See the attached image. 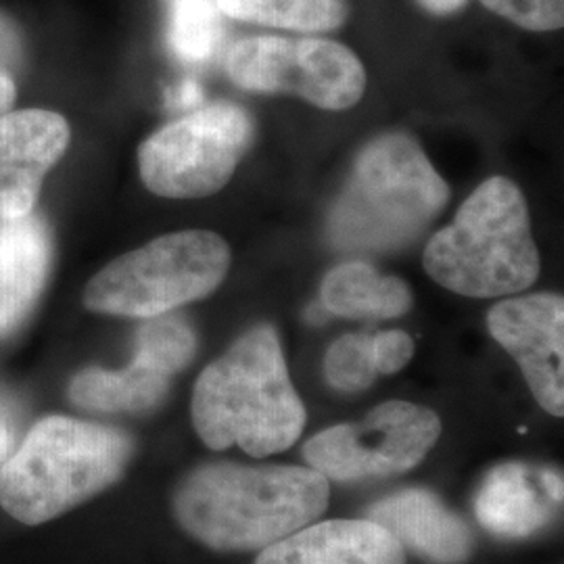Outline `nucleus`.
Segmentation results:
<instances>
[{"label": "nucleus", "mask_w": 564, "mask_h": 564, "mask_svg": "<svg viewBox=\"0 0 564 564\" xmlns=\"http://www.w3.org/2000/svg\"><path fill=\"white\" fill-rule=\"evenodd\" d=\"M230 260L228 242L216 232L165 235L107 263L86 284L84 303L111 316H162L212 295L226 279Z\"/></svg>", "instance_id": "423d86ee"}, {"label": "nucleus", "mask_w": 564, "mask_h": 564, "mask_svg": "<svg viewBox=\"0 0 564 564\" xmlns=\"http://www.w3.org/2000/svg\"><path fill=\"white\" fill-rule=\"evenodd\" d=\"M167 41L184 61H207L224 41L223 11L218 0H167Z\"/></svg>", "instance_id": "6ab92c4d"}, {"label": "nucleus", "mask_w": 564, "mask_h": 564, "mask_svg": "<svg viewBox=\"0 0 564 564\" xmlns=\"http://www.w3.org/2000/svg\"><path fill=\"white\" fill-rule=\"evenodd\" d=\"M226 72L245 90L295 95L328 111L354 107L366 90L358 55L323 39H242L230 46Z\"/></svg>", "instance_id": "6e6552de"}, {"label": "nucleus", "mask_w": 564, "mask_h": 564, "mask_svg": "<svg viewBox=\"0 0 564 564\" xmlns=\"http://www.w3.org/2000/svg\"><path fill=\"white\" fill-rule=\"evenodd\" d=\"M330 485L312 466L214 463L188 473L174 491L182 529L216 552H256L314 523Z\"/></svg>", "instance_id": "f257e3e1"}, {"label": "nucleus", "mask_w": 564, "mask_h": 564, "mask_svg": "<svg viewBox=\"0 0 564 564\" xmlns=\"http://www.w3.org/2000/svg\"><path fill=\"white\" fill-rule=\"evenodd\" d=\"M51 265L46 226L36 216L0 218V337L28 316Z\"/></svg>", "instance_id": "2eb2a0df"}, {"label": "nucleus", "mask_w": 564, "mask_h": 564, "mask_svg": "<svg viewBox=\"0 0 564 564\" xmlns=\"http://www.w3.org/2000/svg\"><path fill=\"white\" fill-rule=\"evenodd\" d=\"M324 377L337 391L360 393L377 379L370 337L345 335L333 343L324 356Z\"/></svg>", "instance_id": "412c9836"}, {"label": "nucleus", "mask_w": 564, "mask_h": 564, "mask_svg": "<svg viewBox=\"0 0 564 564\" xmlns=\"http://www.w3.org/2000/svg\"><path fill=\"white\" fill-rule=\"evenodd\" d=\"M69 147V126L59 113L28 109L0 116V218L30 216L46 172Z\"/></svg>", "instance_id": "9b49d317"}, {"label": "nucleus", "mask_w": 564, "mask_h": 564, "mask_svg": "<svg viewBox=\"0 0 564 564\" xmlns=\"http://www.w3.org/2000/svg\"><path fill=\"white\" fill-rule=\"evenodd\" d=\"M132 449L120 429L48 416L2 464L0 505L21 523L51 521L116 484Z\"/></svg>", "instance_id": "39448f33"}, {"label": "nucleus", "mask_w": 564, "mask_h": 564, "mask_svg": "<svg viewBox=\"0 0 564 564\" xmlns=\"http://www.w3.org/2000/svg\"><path fill=\"white\" fill-rule=\"evenodd\" d=\"M442 437V419L431 408L391 400L362 423L335 424L303 445L307 466L326 479L351 484L416 468Z\"/></svg>", "instance_id": "1a4fd4ad"}, {"label": "nucleus", "mask_w": 564, "mask_h": 564, "mask_svg": "<svg viewBox=\"0 0 564 564\" xmlns=\"http://www.w3.org/2000/svg\"><path fill=\"white\" fill-rule=\"evenodd\" d=\"M223 15L295 32H328L347 20L343 0H218Z\"/></svg>", "instance_id": "a211bd4d"}, {"label": "nucleus", "mask_w": 564, "mask_h": 564, "mask_svg": "<svg viewBox=\"0 0 564 564\" xmlns=\"http://www.w3.org/2000/svg\"><path fill=\"white\" fill-rule=\"evenodd\" d=\"M485 7L529 32H554L564 23V0H481Z\"/></svg>", "instance_id": "4be33fe9"}, {"label": "nucleus", "mask_w": 564, "mask_h": 564, "mask_svg": "<svg viewBox=\"0 0 564 564\" xmlns=\"http://www.w3.org/2000/svg\"><path fill=\"white\" fill-rule=\"evenodd\" d=\"M13 445H15L13 423H11L9 414L0 408V468H2V464L9 460V456L13 454Z\"/></svg>", "instance_id": "393cba45"}, {"label": "nucleus", "mask_w": 564, "mask_h": 564, "mask_svg": "<svg viewBox=\"0 0 564 564\" xmlns=\"http://www.w3.org/2000/svg\"><path fill=\"white\" fill-rule=\"evenodd\" d=\"M423 263L433 281L464 297L527 291L542 263L521 188L505 176L479 184L454 220L426 242Z\"/></svg>", "instance_id": "7ed1b4c3"}, {"label": "nucleus", "mask_w": 564, "mask_h": 564, "mask_svg": "<svg viewBox=\"0 0 564 564\" xmlns=\"http://www.w3.org/2000/svg\"><path fill=\"white\" fill-rule=\"evenodd\" d=\"M199 99H202V93H199V88H197L193 82H188V84H184V86H182V105H191V102L199 101Z\"/></svg>", "instance_id": "cd10ccee"}, {"label": "nucleus", "mask_w": 564, "mask_h": 564, "mask_svg": "<svg viewBox=\"0 0 564 564\" xmlns=\"http://www.w3.org/2000/svg\"><path fill=\"white\" fill-rule=\"evenodd\" d=\"M370 351L377 375H395L414 356V341L403 330H383L370 337Z\"/></svg>", "instance_id": "5701e85b"}, {"label": "nucleus", "mask_w": 564, "mask_h": 564, "mask_svg": "<svg viewBox=\"0 0 564 564\" xmlns=\"http://www.w3.org/2000/svg\"><path fill=\"white\" fill-rule=\"evenodd\" d=\"M197 351L195 330L176 316L147 318L137 333L134 358L160 370L165 377H174Z\"/></svg>", "instance_id": "aec40b11"}, {"label": "nucleus", "mask_w": 564, "mask_h": 564, "mask_svg": "<svg viewBox=\"0 0 564 564\" xmlns=\"http://www.w3.org/2000/svg\"><path fill=\"white\" fill-rule=\"evenodd\" d=\"M251 141L253 121L242 107L205 105L142 142V182L165 199L209 197L232 178Z\"/></svg>", "instance_id": "0eeeda50"}, {"label": "nucleus", "mask_w": 564, "mask_h": 564, "mask_svg": "<svg viewBox=\"0 0 564 564\" xmlns=\"http://www.w3.org/2000/svg\"><path fill=\"white\" fill-rule=\"evenodd\" d=\"M321 303L324 312L349 321H389L410 310L412 293L402 279L356 260L335 265L324 276Z\"/></svg>", "instance_id": "dca6fc26"}, {"label": "nucleus", "mask_w": 564, "mask_h": 564, "mask_svg": "<svg viewBox=\"0 0 564 564\" xmlns=\"http://www.w3.org/2000/svg\"><path fill=\"white\" fill-rule=\"evenodd\" d=\"M167 389L170 377L134 358L123 370H82L69 383V400L90 412L141 414L155 410Z\"/></svg>", "instance_id": "f3484780"}, {"label": "nucleus", "mask_w": 564, "mask_h": 564, "mask_svg": "<svg viewBox=\"0 0 564 564\" xmlns=\"http://www.w3.org/2000/svg\"><path fill=\"white\" fill-rule=\"evenodd\" d=\"M23 59V42L20 30L0 11V72L9 74Z\"/></svg>", "instance_id": "b1692460"}, {"label": "nucleus", "mask_w": 564, "mask_h": 564, "mask_svg": "<svg viewBox=\"0 0 564 564\" xmlns=\"http://www.w3.org/2000/svg\"><path fill=\"white\" fill-rule=\"evenodd\" d=\"M447 199L449 186L419 142L384 134L358 155L326 232L341 251H393L414 241Z\"/></svg>", "instance_id": "20e7f679"}, {"label": "nucleus", "mask_w": 564, "mask_h": 564, "mask_svg": "<svg viewBox=\"0 0 564 564\" xmlns=\"http://www.w3.org/2000/svg\"><path fill=\"white\" fill-rule=\"evenodd\" d=\"M191 412L197 435L212 449L239 447L251 458H268L295 444L307 414L276 328H249L209 364L195 383Z\"/></svg>", "instance_id": "f03ea898"}, {"label": "nucleus", "mask_w": 564, "mask_h": 564, "mask_svg": "<svg viewBox=\"0 0 564 564\" xmlns=\"http://www.w3.org/2000/svg\"><path fill=\"white\" fill-rule=\"evenodd\" d=\"M419 4L433 15H449V13H456L458 9H463L466 0H419Z\"/></svg>", "instance_id": "a878e982"}, {"label": "nucleus", "mask_w": 564, "mask_h": 564, "mask_svg": "<svg viewBox=\"0 0 564 564\" xmlns=\"http://www.w3.org/2000/svg\"><path fill=\"white\" fill-rule=\"evenodd\" d=\"M563 505L561 470H535L523 463L494 466L475 494V517L485 531L505 540H523L552 523Z\"/></svg>", "instance_id": "f8f14e48"}, {"label": "nucleus", "mask_w": 564, "mask_h": 564, "mask_svg": "<svg viewBox=\"0 0 564 564\" xmlns=\"http://www.w3.org/2000/svg\"><path fill=\"white\" fill-rule=\"evenodd\" d=\"M489 335L517 360L535 402L552 416L564 414V300L533 293L496 303L487 314Z\"/></svg>", "instance_id": "9d476101"}, {"label": "nucleus", "mask_w": 564, "mask_h": 564, "mask_svg": "<svg viewBox=\"0 0 564 564\" xmlns=\"http://www.w3.org/2000/svg\"><path fill=\"white\" fill-rule=\"evenodd\" d=\"M256 564H405V550L370 519H333L263 547Z\"/></svg>", "instance_id": "4468645a"}, {"label": "nucleus", "mask_w": 564, "mask_h": 564, "mask_svg": "<svg viewBox=\"0 0 564 564\" xmlns=\"http://www.w3.org/2000/svg\"><path fill=\"white\" fill-rule=\"evenodd\" d=\"M366 519L431 564H464L475 552L468 523L429 489L410 487L384 496L368 508Z\"/></svg>", "instance_id": "ddd939ff"}, {"label": "nucleus", "mask_w": 564, "mask_h": 564, "mask_svg": "<svg viewBox=\"0 0 564 564\" xmlns=\"http://www.w3.org/2000/svg\"><path fill=\"white\" fill-rule=\"evenodd\" d=\"M15 101V84L9 78V74L0 72V116H4Z\"/></svg>", "instance_id": "bb28decb"}]
</instances>
